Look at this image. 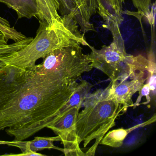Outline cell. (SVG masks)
<instances>
[{
  "label": "cell",
  "instance_id": "6da1fadb",
  "mask_svg": "<svg viewBox=\"0 0 156 156\" xmlns=\"http://www.w3.org/2000/svg\"><path fill=\"white\" fill-rule=\"evenodd\" d=\"M78 83L57 72L0 67V131L23 141L47 127L60 114Z\"/></svg>",
  "mask_w": 156,
  "mask_h": 156
},
{
  "label": "cell",
  "instance_id": "7a4b0ae2",
  "mask_svg": "<svg viewBox=\"0 0 156 156\" xmlns=\"http://www.w3.org/2000/svg\"><path fill=\"white\" fill-rule=\"evenodd\" d=\"M39 23L36 36L29 44L18 51L1 56L5 65L27 69L56 49L81 44L89 46L73 14L62 16L60 21L51 26Z\"/></svg>",
  "mask_w": 156,
  "mask_h": 156
},
{
  "label": "cell",
  "instance_id": "3957f363",
  "mask_svg": "<svg viewBox=\"0 0 156 156\" xmlns=\"http://www.w3.org/2000/svg\"><path fill=\"white\" fill-rule=\"evenodd\" d=\"M84 108L78 113L76 123L78 143L84 147L93 144L85 152L94 156L98 147L109 129L115 126L116 119L128 108L117 102L109 93V85L89 94L83 102Z\"/></svg>",
  "mask_w": 156,
  "mask_h": 156
},
{
  "label": "cell",
  "instance_id": "277c9868",
  "mask_svg": "<svg viewBox=\"0 0 156 156\" xmlns=\"http://www.w3.org/2000/svg\"><path fill=\"white\" fill-rule=\"evenodd\" d=\"M112 34L113 42L108 46L104 45L100 50L88 46L93 68L105 74L112 83L133 79L147 72L148 60L143 55L127 53L120 31Z\"/></svg>",
  "mask_w": 156,
  "mask_h": 156
},
{
  "label": "cell",
  "instance_id": "5b68a950",
  "mask_svg": "<svg viewBox=\"0 0 156 156\" xmlns=\"http://www.w3.org/2000/svg\"><path fill=\"white\" fill-rule=\"evenodd\" d=\"M43 59L42 63L30 68L41 74L58 72L72 81H77L83 73L93 68L88 54H84L80 45L56 49Z\"/></svg>",
  "mask_w": 156,
  "mask_h": 156
},
{
  "label": "cell",
  "instance_id": "8992f818",
  "mask_svg": "<svg viewBox=\"0 0 156 156\" xmlns=\"http://www.w3.org/2000/svg\"><path fill=\"white\" fill-rule=\"evenodd\" d=\"M81 106L73 107L59 114L47 126L60 136L66 156H86L78 143L76 123Z\"/></svg>",
  "mask_w": 156,
  "mask_h": 156
},
{
  "label": "cell",
  "instance_id": "52a82bcc",
  "mask_svg": "<svg viewBox=\"0 0 156 156\" xmlns=\"http://www.w3.org/2000/svg\"><path fill=\"white\" fill-rule=\"evenodd\" d=\"M148 78V72L131 79L130 81L110 83L109 93L112 98L119 104L128 108L133 106L132 97L139 92Z\"/></svg>",
  "mask_w": 156,
  "mask_h": 156
},
{
  "label": "cell",
  "instance_id": "ba28073f",
  "mask_svg": "<svg viewBox=\"0 0 156 156\" xmlns=\"http://www.w3.org/2000/svg\"><path fill=\"white\" fill-rule=\"evenodd\" d=\"M74 1L78 10V25L80 31L86 33L94 30L91 19L98 11L97 0H74Z\"/></svg>",
  "mask_w": 156,
  "mask_h": 156
},
{
  "label": "cell",
  "instance_id": "9c48e42d",
  "mask_svg": "<svg viewBox=\"0 0 156 156\" xmlns=\"http://www.w3.org/2000/svg\"><path fill=\"white\" fill-rule=\"evenodd\" d=\"M156 116L154 114L150 119L143 123L136 125L128 129L123 128L108 131L102 139L99 144L109 146L112 147H119L123 145V142L127 135L133 130L139 128L143 127L150 125L156 121Z\"/></svg>",
  "mask_w": 156,
  "mask_h": 156
},
{
  "label": "cell",
  "instance_id": "30bf717a",
  "mask_svg": "<svg viewBox=\"0 0 156 156\" xmlns=\"http://www.w3.org/2000/svg\"><path fill=\"white\" fill-rule=\"evenodd\" d=\"M38 9L37 19L39 21L53 25L62 20L58 10L59 4L57 0H36Z\"/></svg>",
  "mask_w": 156,
  "mask_h": 156
},
{
  "label": "cell",
  "instance_id": "8fae6325",
  "mask_svg": "<svg viewBox=\"0 0 156 156\" xmlns=\"http://www.w3.org/2000/svg\"><path fill=\"white\" fill-rule=\"evenodd\" d=\"M60 136L57 135L54 137H35L33 140L30 141H18L14 146L20 148L22 151L29 150L37 152L39 151L46 149H55L64 152V149L58 147L54 145V141H61Z\"/></svg>",
  "mask_w": 156,
  "mask_h": 156
},
{
  "label": "cell",
  "instance_id": "7c38bea8",
  "mask_svg": "<svg viewBox=\"0 0 156 156\" xmlns=\"http://www.w3.org/2000/svg\"><path fill=\"white\" fill-rule=\"evenodd\" d=\"M9 8L15 11L18 19H37L38 9L36 0H0Z\"/></svg>",
  "mask_w": 156,
  "mask_h": 156
},
{
  "label": "cell",
  "instance_id": "4fadbf2b",
  "mask_svg": "<svg viewBox=\"0 0 156 156\" xmlns=\"http://www.w3.org/2000/svg\"><path fill=\"white\" fill-rule=\"evenodd\" d=\"M0 32L5 36L6 41L9 40L15 42L23 41L27 37L20 32H18L14 27H11L7 20L0 17Z\"/></svg>",
  "mask_w": 156,
  "mask_h": 156
},
{
  "label": "cell",
  "instance_id": "5bb4252c",
  "mask_svg": "<svg viewBox=\"0 0 156 156\" xmlns=\"http://www.w3.org/2000/svg\"><path fill=\"white\" fill-rule=\"evenodd\" d=\"M59 4L58 12L62 16L72 14L74 16V20L78 22V12L74 0H57Z\"/></svg>",
  "mask_w": 156,
  "mask_h": 156
},
{
  "label": "cell",
  "instance_id": "9a60e30c",
  "mask_svg": "<svg viewBox=\"0 0 156 156\" xmlns=\"http://www.w3.org/2000/svg\"><path fill=\"white\" fill-rule=\"evenodd\" d=\"M33 39V38L29 37L23 41L15 42L12 44H0V56L8 55L21 50L29 44Z\"/></svg>",
  "mask_w": 156,
  "mask_h": 156
},
{
  "label": "cell",
  "instance_id": "2e32d148",
  "mask_svg": "<svg viewBox=\"0 0 156 156\" xmlns=\"http://www.w3.org/2000/svg\"><path fill=\"white\" fill-rule=\"evenodd\" d=\"M108 5L110 14L116 20L122 23L123 18L121 15L122 13L123 5L125 0H106Z\"/></svg>",
  "mask_w": 156,
  "mask_h": 156
},
{
  "label": "cell",
  "instance_id": "e0dca14e",
  "mask_svg": "<svg viewBox=\"0 0 156 156\" xmlns=\"http://www.w3.org/2000/svg\"><path fill=\"white\" fill-rule=\"evenodd\" d=\"M134 7L143 15H148L151 12V0H131Z\"/></svg>",
  "mask_w": 156,
  "mask_h": 156
},
{
  "label": "cell",
  "instance_id": "ac0fdd59",
  "mask_svg": "<svg viewBox=\"0 0 156 156\" xmlns=\"http://www.w3.org/2000/svg\"><path fill=\"white\" fill-rule=\"evenodd\" d=\"M138 92L139 94L136 102L133 104V106H132L134 108H136L137 106L139 105L140 102L141 101V98L143 96L146 97V99H147V102L143 103V105H147L150 102L151 99L150 96V89L149 86L148 84L147 83L144 84L141 87V89Z\"/></svg>",
  "mask_w": 156,
  "mask_h": 156
},
{
  "label": "cell",
  "instance_id": "d6986e66",
  "mask_svg": "<svg viewBox=\"0 0 156 156\" xmlns=\"http://www.w3.org/2000/svg\"><path fill=\"white\" fill-rule=\"evenodd\" d=\"M98 9L97 12L101 14H111L109 11L108 5L106 0H97Z\"/></svg>",
  "mask_w": 156,
  "mask_h": 156
},
{
  "label": "cell",
  "instance_id": "ffe728a7",
  "mask_svg": "<svg viewBox=\"0 0 156 156\" xmlns=\"http://www.w3.org/2000/svg\"><path fill=\"white\" fill-rule=\"evenodd\" d=\"M6 155L8 156H44L45 155L41 154V153H37L35 151H32L29 150H25L24 151H22L21 153L20 154H7Z\"/></svg>",
  "mask_w": 156,
  "mask_h": 156
},
{
  "label": "cell",
  "instance_id": "44dd1931",
  "mask_svg": "<svg viewBox=\"0 0 156 156\" xmlns=\"http://www.w3.org/2000/svg\"><path fill=\"white\" fill-rule=\"evenodd\" d=\"M7 42H8L6 41L5 36L2 33L0 32V44H6Z\"/></svg>",
  "mask_w": 156,
  "mask_h": 156
},
{
  "label": "cell",
  "instance_id": "7402d4cb",
  "mask_svg": "<svg viewBox=\"0 0 156 156\" xmlns=\"http://www.w3.org/2000/svg\"><path fill=\"white\" fill-rule=\"evenodd\" d=\"M11 142V141L0 140V145H1V144H7V145H9L10 144Z\"/></svg>",
  "mask_w": 156,
  "mask_h": 156
},
{
  "label": "cell",
  "instance_id": "603a6c76",
  "mask_svg": "<svg viewBox=\"0 0 156 156\" xmlns=\"http://www.w3.org/2000/svg\"><path fill=\"white\" fill-rule=\"evenodd\" d=\"M0 57H1V56H0ZM5 65V64H4V63L1 61V60L0 59V67H2V66H4Z\"/></svg>",
  "mask_w": 156,
  "mask_h": 156
}]
</instances>
